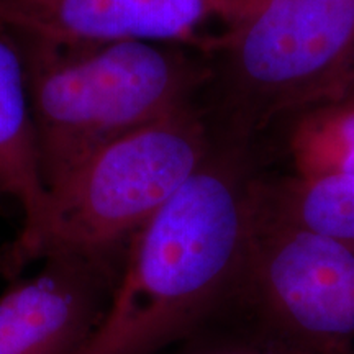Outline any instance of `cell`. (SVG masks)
I'll list each match as a JSON object with an SVG mask.
<instances>
[{
  "label": "cell",
  "instance_id": "6da1fadb",
  "mask_svg": "<svg viewBox=\"0 0 354 354\" xmlns=\"http://www.w3.org/2000/svg\"><path fill=\"white\" fill-rule=\"evenodd\" d=\"M251 218L253 185L214 138L196 172L131 238L82 354H159L205 333L241 290Z\"/></svg>",
  "mask_w": 354,
  "mask_h": 354
},
{
  "label": "cell",
  "instance_id": "7a4b0ae2",
  "mask_svg": "<svg viewBox=\"0 0 354 354\" xmlns=\"http://www.w3.org/2000/svg\"><path fill=\"white\" fill-rule=\"evenodd\" d=\"M10 39L24 61L46 189L110 141L197 102L210 81L209 57L180 44Z\"/></svg>",
  "mask_w": 354,
  "mask_h": 354
},
{
  "label": "cell",
  "instance_id": "3957f363",
  "mask_svg": "<svg viewBox=\"0 0 354 354\" xmlns=\"http://www.w3.org/2000/svg\"><path fill=\"white\" fill-rule=\"evenodd\" d=\"M212 141L197 100L102 146L48 189L38 227L0 250V274L17 277L53 254L128 246L202 165Z\"/></svg>",
  "mask_w": 354,
  "mask_h": 354
},
{
  "label": "cell",
  "instance_id": "277c9868",
  "mask_svg": "<svg viewBox=\"0 0 354 354\" xmlns=\"http://www.w3.org/2000/svg\"><path fill=\"white\" fill-rule=\"evenodd\" d=\"M234 123L297 115L354 76V0H264L209 53Z\"/></svg>",
  "mask_w": 354,
  "mask_h": 354
},
{
  "label": "cell",
  "instance_id": "5b68a950",
  "mask_svg": "<svg viewBox=\"0 0 354 354\" xmlns=\"http://www.w3.org/2000/svg\"><path fill=\"white\" fill-rule=\"evenodd\" d=\"M248 290L276 338L354 353V245L277 218L256 187L240 294Z\"/></svg>",
  "mask_w": 354,
  "mask_h": 354
},
{
  "label": "cell",
  "instance_id": "8992f818",
  "mask_svg": "<svg viewBox=\"0 0 354 354\" xmlns=\"http://www.w3.org/2000/svg\"><path fill=\"white\" fill-rule=\"evenodd\" d=\"M264 0H0V32L51 44L169 43L209 55Z\"/></svg>",
  "mask_w": 354,
  "mask_h": 354
},
{
  "label": "cell",
  "instance_id": "52a82bcc",
  "mask_svg": "<svg viewBox=\"0 0 354 354\" xmlns=\"http://www.w3.org/2000/svg\"><path fill=\"white\" fill-rule=\"evenodd\" d=\"M128 246L53 254L0 297V354H82L113 297Z\"/></svg>",
  "mask_w": 354,
  "mask_h": 354
},
{
  "label": "cell",
  "instance_id": "ba28073f",
  "mask_svg": "<svg viewBox=\"0 0 354 354\" xmlns=\"http://www.w3.org/2000/svg\"><path fill=\"white\" fill-rule=\"evenodd\" d=\"M0 197L21 212L19 234L33 232L46 209L48 189L39 169L25 68L19 48L0 32Z\"/></svg>",
  "mask_w": 354,
  "mask_h": 354
},
{
  "label": "cell",
  "instance_id": "9c48e42d",
  "mask_svg": "<svg viewBox=\"0 0 354 354\" xmlns=\"http://www.w3.org/2000/svg\"><path fill=\"white\" fill-rule=\"evenodd\" d=\"M256 194L277 218L354 245V176H295Z\"/></svg>",
  "mask_w": 354,
  "mask_h": 354
},
{
  "label": "cell",
  "instance_id": "30bf717a",
  "mask_svg": "<svg viewBox=\"0 0 354 354\" xmlns=\"http://www.w3.org/2000/svg\"><path fill=\"white\" fill-rule=\"evenodd\" d=\"M289 151L295 176H354V99H328L294 115Z\"/></svg>",
  "mask_w": 354,
  "mask_h": 354
},
{
  "label": "cell",
  "instance_id": "8fae6325",
  "mask_svg": "<svg viewBox=\"0 0 354 354\" xmlns=\"http://www.w3.org/2000/svg\"><path fill=\"white\" fill-rule=\"evenodd\" d=\"M159 354H328L313 351V349L299 346V344L284 342L272 336L258 343L230 342V339L214 338L209 333H202L187 342L176 344ZM354 354V353H348Z\"/></svg>",
  "mask_w": 354,
  "mask_h": 354
},
{
  "label": "cell",
  "instance_id": "7c38bea8",
  "mask_svg": "<svg viewBox=\"0 0 354 354\" xmlns=\"http://www.w3.org/2000/svg\"><path fill=\"white\" fill-rule=\"evenodd\" d=\"M330 99H354V76L343 84ZM328 100V99H326ZM323 102V100H322Z\"/></svg>",
  "mask_w": 354,
  "mask_h": 354
}]
</instances>
